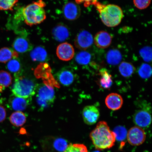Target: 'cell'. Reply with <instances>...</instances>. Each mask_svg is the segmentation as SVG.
Listing matches in <instances>:
<instances>
[{"instance_id": "obj_1", "label": "cell", "mask_w": 152, "mask_h": 152, "mask_svg": "<svg viewBox=\"0 0 152 152\" xmlns=\"http://www.w3.org/2000/svg\"><path fill=\"white\" fill-rule=\"evenodd\" d=\"M90 137L94 147L98 151L110 149L115 145L116 140L115 134L104 121L98 123L90 133Z\"/></svg>"}, {"instance_id": "obj_2", "label": "cell", "mask_w": 152, "mask_h": 152, "mask_svg": "<svg viewBox=\"0 0 152 152\" xmlns=\"http://www.w3.org/2000/svg\"><path fill=\"white\" fill-rule=\"evenodd\" d=\"M94 6L99 13L102 21L106 26L114 27L120 24L124 14L122 9L118 6L104 4L98 1Z\"/></svg>"}, {"instance_id": "obj_3", "label": "cell", "mask_w": 152, "mask_h": 152, "mask_svg": "<svg viewBox=\"0 0 152 152\" xmlns=\"http://www.w3.org/2000/svg\"><path fill=\"white\" fill-rule=\"evenodd\" d=\"M45 6L43 0H39L24 7L22 10L23 16L26 24L32 26L43 22L47 17Z\"/></svg>"}, {"instance_id": "obj_4", "label": "cell", "mask_w": 152, "mask_h": 152, "mask_svg": "<svg viewBox=\"0 0 152 152\" xmlns=\"http://www.w3.org/2000/svg\"><path fill=\"white\" fill-rule=\"evenodd\" d=\"M37 88V86L31 80L16 76L12 92L17 96L30 98L35 94Z\"/></svg>"}, {"instance_id": "obj_5", "label": "cell", "mask_w": 152, "mask_h": 152, "mask_svg": "<svg viewBox=\"0 0 152 152\" xmlns=\"http://www.w3.org/2000/svg\"><path fill=\"white\" fill-rule=\"evenodd\" d=\"M37 102L41 109L48 107L55 99V91L53 87L49 85L42 84L37 87Z\"/></svg>"}, {"instance_id": "obj_6", "label": "cell", "mask_w": 152, "mask_h": 152, "mask_svg": "<svg viewBox=\"0 0 152 152\" xmlns=\"http://www.w3.org/2000/svg\"><path fill=\"white\" fill-rule=\"evenodd\" d=\"M150 107L147 104L141 109L137 110L133 116V121L135 124L140 128H147L151 122Z\"/></svg>"}, {"instance_id": "obj_7", "label": "cell", "mask_w": 152, "mask_h": 152, "mask_svg": "<svg viewBox=\"0 0 152 152\" xmlns=\"http://www.w3.org/2000/svg\"><path fill=\"white\" fill-rule=\"evenodd\" d=\"M146 137L145 133L143 129L136 126L132 127L129 130L126 138L131 145L137 146L143 144Z\"/></svg>"}, {"instance_id": "obj_8", "label": "cell", "mask_w": 152, "mask_h": 152, "mask_svg": "<svg viewBox=\"0 0 152 152\" xmlns=\"http://www.w3.org/2000/svg\"><path fill=\"white\" fill-rule=\"evenodd\" d=\"M94 42V38L91 34L86 30L80 32L76 37L75 46L81 50H86L92 46Z\"/></svg>"}, {"instance_id": "obj_9", "label": "cell", "mask_w": 152, "mask_h": 152, "mask_svg": "<svg viewBox=\"0 0 152 152\" xmlns=\"http://www.w3.org/2000/svg\"><path fill=\"white\" fill-rule=\"evenodd\" d=\"M100 115L99 110L93 105L86 106L82 112L83 120L85 124L89 125L96 124L99 119Z\"/></svg>"}, {"instance_id": "obj_10", "label": "cell", "mask_w": 152, "mask_h": 152, "mask_svg": "<svg viewBox=\"0 0 152 152\" xmlns=\"http://www.w3.org/2000/svg\"><path fill=\"white\" fill-rule=\"evenodd\" d=\"M57 56L60 60L68 61L72 59L75 56V49L72 45L67 42L60 44L57 48Z\"/></svg>"}, {"instance_id": "obj_11", "label": "cell", "mask_w": 152, "mask_h": 152, "mask_svg": "<svg viewBox=\"0 0 152 152\" xmlns=\"http://www.w3.org/2000/svg\"><path fill=\"white\" fill-rule=\"evenodd\" d=\"M112 41V36L105 31L98 32L94 38L95 45L101 49H105L109 47L111 44Z\"/></svg>"}, {"instance_id": "obj_12", "label": "cell", "mask_w": 152, "mask_h": 152, "mask_svg": "<svg viewBox=\"0 0 152 152\" xmlns=\"http://www.w3.org/2000/svg\"><path fill=\"white\" fill-rule=\"evenodd\" d=\"M105 103L106 106L109 109L117 111L122 107L123 99L120 95L117 93H111L106 96Z\"/></svg>"}, {"instance_id": "obj_13", "label": "cell", "mask_w": 152, "mask_h": 152, "mask_svg": "<svg viewBox=\"0 0 152 152\" xmlns=\"http://www.w3.org/2000/svg\"><path fill=\"white\" fill-rule=\"evenodd\" d=\"M63 13L64 16L67 20H75L80 16V9L76 3L71 2L64 6Z\"/></svg>"}, {"instance_id": "obj_14", "label": "cell", "mask_w": 152, "mask_h": 152, "mask_svg": "<svg viewBox=\"0 0 152 152\" xmlns=\"http://www.w3.org/2000/svg\"><path fill=\"white\" fill-rule=\"evenodd\" d=\"M57 79L60 83L65 86L72 84L75 80L73 72L68 68H64L56 74Z\"/></svg>"}, {"instance_id": "obj_15", "label": "cell", "mask_w": 152, "mask_h": 152, "mask_svg": "<svg viewBox=\"0 0 152 152\" xmlns=\"http://www.w3.org/2000/svg\"><path fill=\"white\" fill-rule=\"evenodd\" d=\"M30 98H23L14 96L10 100L12 109L16 111H21L25 110L29 104Z\"/></svg>"}, {"instance_id": "obj_16", "label": "cell", "mask_w": 152, "mask_h": 152, "mask_svg": "<svg viewBox=\"0 0 152 152\" xmlns=\"http://www.w3.org/2000/svg\"><path fill=\"white\" fill-rule=\"evenodd\" d=\"M52 35L54 39L58 42L65 41L69 36V32L67 27L63 25H58L53 28Z\"/></svg>"}, {"instance_id": "obj_17", "label": "cell", "mask_w": 152, "mask_h": 152, "mask_svg": "<svg viewBox=\"0 0 152 152\" xmlns=\"http://www.w3.org/2000/svg\"><path fill=\"white\" fill-rule=\"evenodd\" d=\"M99 75L100 76L99 84L101 87L104 89L110 88L113 84V81L112 76L107 70L102 68L100 70Z\"/></svg>"}, {"instance_id": "obj_18", "label": "cell", "mask_w": 152, "mask_h": 152, "mask_svg": "<svg viewBox=\"0 0 152 152\" xmlns=\"http://www.w3.org/2000/svg\"><path fill=\"white\" fill-rule=\"evenodd\" d=\"M122 58L121 53L117 49H111L108 51L106 54V60L110 65H118L121 62Z\"/></svg>"}, {"instance_id": "obj_19", "label": "cell", "mask_w": 152, "mask_h": 152, "mask_svg": "<svg viewBox=\"0 0 152 152\" xmlns=\"http://www.w3.org/2000/svg\"><path fill=\"white\" fill-rule=\"evenodd\" d=\"M13 46L15 52L24 53L28 50L30 45L27 39L23 37H18L15 40Z\"/></svg>"}, {"instance_id": "obj_20", "label": "cell", "mask_w": 152, "mask_h": 152, "mask_svg": "<svg viewBox=\"0 0 152 152\" xmlns=\"http://www.w3.org/2000/svg\"><path fill=\"white\" fill-rule=\"evenodd\" d=\"M30 56L33 61L43 62L46 59L47 53L42 47H38L31 51Z\"/></svg>"}, {"instance_id": "obj_21", "label": "cell", "mask_w": 152, "mask_h": 152, "mask_svg": "<svg viewBox=\"0 0 152 152\" xmlns=\"http://www.w3.org/2000/svg\"><path fill=\"white\" fill-rule=\"evenodd\" d=\"M9 119L11 124L18 127L23 126L25 123L26 117L25 114L22 112L16 111L11 115Z\"/></svg>"}, {"instance_id": "obj_22", "label": "cell", "mask_w": 152, "mask_h": 152, "mask_svg": "<svg viewBox=\"0 0 152 152\" xmlns=\"http://www.w3.org/2000/svg\"><path fill=\"white\" fill-rule=\"evenodd\" d=\"M18 56V53L8 48H3L0 49V62L5 63Z\"/></svg>"}, {"instance_id": "obj_23", "label": "cell", "mask_w": 152, "mask_h": 152, "mask_svg": "<svg viewBox=\"0 0 152 152\" xmlns=\"http://www.w3.org/2000/svg\"><path fill=\"white\" fill-rule=\"evenodd\" d=\"M119 71L123 77H131L134 73L135 68L130 63L123 62L119 64Z\"/></svg>"}, {"instance_id": "obj_24", "label": "cell", "mask_w": 152, "mask_h": 152, "mask_svg": "<svg viewBox=\"0 0 152 152\" xmlns=\"http://www.w3.org/2000/svg\"><path fill=\"white\" fill-rule=\"evenodd\" d=\"M91 56L90 53L86 51H81L78 53L75 57L76 62L80 65H87L90 62Z\"/></svg>"}, {"instance_id": "obj_25", "label": "cell", "mask_w": 152, "mask_h": 152, "mask_svg": "<svg viewBox=\"0 0 152 152\" xmlns=\"http://www.w3.org/2000/svg\"><path fill=\"white\" fill-rule=\"evenodd\" d=\"M12 81V77L9 72L4 71H0V86L4 89L11 85Z\"/></svg>"}, {"instance_id": "obj_26", "label": "cell", "mask_w": 152, "mask_h": 152, "mask_svg": "<svg viewBox=\"0 0 152 152\" xmlns=\"http://www.w3.org/2000/svg\"><path fill=\"white\" fill-rule=\"evenodd\" d=\"M138 74L142 79H147L149 78L152 75L151 66L147 64H142L139 68Z\"/></svg>"}, {"instance_id": "obj_27", "label": "cell", "mask_w": 152, "mask_h": 152, "mask_svg": "<svg viewBox=\"0 0 152 152\" xmlns=\"http://www.w3.org/2000/svg\"><path fill=\"white\" fill-rule=\"evenodd\" d=\"M63 152H89L86 146L80 143H70Z\"/></svg>"}, {"instance_id": "obj_28", "label": "cell", "mask_w": 152, "mask_h": 152, "mask_svg": "<svg viewBox=\"0 0 152 152\" xmlns=\"http://www.w3.org/2000/svg\"><path fill=\"white\" fill-rule=\"evenodd\" d=\"M113 132L115 134L116 140L118 141H123L127 137L128 132L124 127L122 126L116 127Z\"/></svg>"}, {"instance_id": "obj_29", "label": "cell", "mask_w": 152, "mask_h": 152, "mask_svg": "<svg viewBox=\"0 0 152 152\" xmlns=\"http://www.w3.org/2000/svg\"><path fill=\"white\" fill-rule=\"evenodd\" d=\"M7 67L10 71L15 73H18L20 71L21 65L18 60L13 58L7 63Z\"/></svg>"}, {"instance_id": "obj_30", "label": "cell", "mask_w": 152, "mask_h": 152, "mask_svg": "<svg viewBox=\"0 0 152 152\" xmlns=\"http://www.w3.org/2000/svg\"><path fill=\"white\" fill-rule=\"evenodd\" d=\"M140 54L142 58L146 62H150L152 60V48L149 46L144 47L140 49Z\"/></svg>"}, {"instance_id": "obj_31", "label": "cell", "mask_w": 152, "mask_h": 152, "mask_svg": "<svg viewBox=\"0 0 152 152\" xmlns=\"http://www.w3.org/2000/svg\"><path fill=\"white\" fill-rule=\"evenodd\" d=\"M18 1V0H0V10H11Z\"/></svg>"}, {"instance_id": "obj_32", "label": "cell", "mask_w": 152, "mask_h": 152, "mask_svg": "<svg viewBox=\"0 0 152 152\" xmlns=\"http://www.w3.org/2000/svg\"><path fill=\"white\" fill-rule=\"evenodd\" d=\"M151 0H133V3L137 8L140 10L147 8L151 4Z\"/></svg>"}, {"instance_id": "obj_33", "label": "cell", "mask_w": 152, "mask_h": 152, "mask_svg": "<svg viewBox=\"0 0 152 152\" xmlns=\"http://www.w3.org/2000/svg\"><path fill=\"white\" fill-rule=\"evenodd\" d=\"M68 145L66 142L62 139L56 140L55 143V147L57 149L63 151L66 149Z\"/></svg>"}, {"instance_id": "obj_34", "label": "cell", "mask_w": 152, "mask_h": 152, "mask_svg": "<svg viewBox=\"0 0 152 152\" xmlns=\"http://www.w3.org/2000/svg\"><path fill=\"white\" fill-rule=\"evenodd\" d=\"M77 4H83L85 7H87L90 6L94 5L98 1L97 0H75Z\"/></svg>"}, {"instance_id": "obj_35", "label": "cell", "mask_w": 152, "mask_h": 152, "mask_svg": "<svg viewBox=\"0 0 152 152\" xmlns=\"http://www.w3.org/2000/svg\"><path fill=\"white\" fill-rule=\"evenodd\" d=\"M6 117V112L4 107L0 105V122L4 121Z\"/></svg>"}, {"instance_id": "obj_36", "label": "cell", "mask_w": 152, "mask_h": 152, "mask_svg": "<svg viewBox=\"0 0 152 152\" xmlns=\"http://www.w3.org/2000/svg\"><path fill=\"white\" fill-rule=\"evenodd\" d=\"M4 89L3 87L0 86V92H1L2 91L4 90Z\"/></svg>"}, {"instance_id": "obj_37", "label": "cell", "mask_w": 152, "mask_h": 152, "mask_svg": "<svg viewBox=\"0 0 152 152\" xmlns=\"http://www.w3.org/2000/svg\"><path fill=\"white\" fill-rule=\"evenodd\" d=\"M94 152H99V151H94Z\"/></svg>"}]
</instances>
